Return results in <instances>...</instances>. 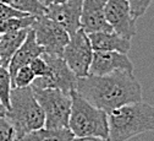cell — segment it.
I'll return each mask as SVG.
<instances>
[{
  "instance_id": "1",
  "label": "cell",
  "mask_w": 154,
  "mask_h": 141,
  "mask_svg": "<svg viewBox=\"0 0 154 141\" xmlns=\"http://www.w3.org/2000/svg\"><path fill=\"white\" fill-rule=\"evenodd\" d=\"M76 91L89 103L106 113L121 106L143 101L142 86L134 74L130 71L79 77Z\"/></svg>"
},
{
  "instance_id": "2",
  "label": "cell",
  "mask_w": 154,
  "mask_h": 141,
  "mask_svg": "<svg viewBox=\"0 0 154 141\" xmlns=\"http://www.w3.org/2000/svg\"><path fill=\"white\" fill-rule=\"evenodd\" d=\"M109 140L127 141L137 135L154 131V106L141 102L128 103L108 113Z\"/></svg>"
},
{
  "instance_id": "3",
  "label": "cell",
  "mask_w": 154,
  "mask_h": 141,
  "mask_svg": "<svg viewBox=\"0 0 154 141\" xmlns=\"http://www.w3.org/2000/svg\"><path fill=\"white\" fill-rule=\"evenodd\" d=\"M5 117L14 127L15 140L45 127L44 112L31 86L12 88L10 95V108Z\"/></svg>"
},
{
  "instance_id": "4",
  "label": "cell",
  "mask_w": 154,
  "mask_h": 141,
  "mask_svg": "<svg viewBox=\"0 0 154 141\" xmlns=\"http://www.w3.org/2000/svg\"><path fill=\"white\" fill-rule=\"evenodd\" d=\"M69 129L76 137L95 136L109 139L108 113L85 99L76 90L71 92Z\"/></svg>"
},
{
  "instance_id": "5",
  "label": "cell",
  "mask_w": 154,
  "mask_h": 141,
  "mask_svg": "<svg viewBox=\"0 0 154 141\" xmlns=\"http://www.w3.org/2000/svg\"><path fill=\"white\" fill-rule=\"evenodd\" d=\"M37 101L39 102L44 115L45 128L65 129L69 128L71 113V93H65L57 88H32Z\"/></svg>"
},
{
  "instance_id": "6",
  "label": "cell",
  "mask_w": 154,
  "mask_h": 141,
  "mask_svg": "<svg viewBox=\"0 0 154 141\" xmlns=\"http://www.w3.org/2000/svg\"><path fill=\"white\" fill-rule=\"evenodd\" d=\"M32 28L35 34L37 43L44 49V53L63 56L64 49L70 42V34L65 28L45 15L37 16Z\"/></svg>"
},
{
  "instance_id": "7",
  "label": "cell",
  "mask_w": 154,
  "mask_h": 141,
  "mask_svg": "<svg viewBox=\"0 0 154 141\" xmlns=\"http://www.w3.org/2000/svg\"><path fill=\"white\" fill-rule=\"evenodd\" d=\"M94 50L88 34L81 28L70 37V42L64 49L63 59L77 77H85L89 74Z\"/></svg>"
},
{
  "instance_id": "8",
  "label": "cell",
  "mask_w": 154,
  "mask_h": 141,
  "mask_svg": "<svg viewBox=\"0 0 154 141\" xmlns=\"http://www.w3.org/2000/svg\"><path fill=\"white\" fill-rule=\"evenodd\" d=\"M43 56L50 66V74L47 77H37L32 84V88H57L65 93H71L76 90L77 77L69 68L66 62L61 56H55L43 53Z\"/></svg>"
},
{
  "instance_id": "9",
  "label": "cell",
  "mask_w": 154,
  "mask_h": 141,
  "mask_svg": "<svg viewBox=\"0 0 154 141\" xmlns=\"http://www.w3.org/2000/svg\"><path fill=\"white\" fill-rule=\"evenodd\" d=\"M105 17L112 31L124 38L131 39L136 34V18L131 14L127 0H108L105 5Z\"/></svg>"
},
{
  "instance_id": "10",
  "label": "cell",
  "mask_w": 154,
  "mask_h": 141,
  "mask_svg": "<svg viewBox=\"0 0 154 141\" xmlns=\"http://www.w3.org/2000/svg\"><path fill=\"white\" fill-rule=\"evenodd\" d=\"M82 2L83 0H67L59 4H49L45 16L65 28L71 37L81 30Z\"/></svg>"
},
{
  "instance_id": "11",
  "label": "cell",
  "mask_w": 154,
  "mask_h": 141,
  "mask_svg": "<svg viewBox=\"0 0 154 141\" xmlns=\"http://www.w3.org/2000/svg\"><path fill=\"white\" fill-rule=\"evenodd\" d=\"M118 71H134L127 54L119 52H94L88 75H109Z\"/></svg>"
},
{
  "instance_id": "12",
  "label": "cell",
  "mask_w": 154,
  "mask_h": 141,
  "mask_svg": "<svg viewBox=\"0 0 154 141\" xmlns=\"http://www.w3.org/2000/svg\"><path fill=\"white\" fill-rule=\"evenodd\" d=\"M108 0H83L81 28L87 33L112 31L105 17V5Z\"/></svg>"
},
{
  "instance_id": "13",
  "label": "cell",
  "mask_w": 154,
  "mask_h": 141,
  "mask_svg": "<svg viewBox=\"0 0 154 141\" xmlns=\"http://www.w3.org/2000/svg\"><path fill=\"white\" fill-rule=\"evenodd\" d=\"M43 53H44V49L37 43L34 31H33V28H31L28 31V34L25 39V42L16 50V53L14 54L11 62L8 66L11 79L15 76V74L17 72L18 69H21L22 66L29 65L35 58L41 56Z\"/></svg>"
},
{
  "instance_id": "14",
  "label": "cell",
  "mask_w": 154,
  "mask_h": 141,
  "mask_svg": "<svg viewBox=\"0 0 154 141\" xmlns=\"http://www.w3.org/2000/svg\"><path fill=\"white\" fill-rule=\"evenodd\" d=\"M89 41L94 52H119L127 54L131 49V39L124 38L115 31L89 33Z\"/></svg>"
},
{
  "instance_id": "15",
  "label": "cell",
  "mask_w": 154,
  "mask_h": 141,
  "mask_svg": "<svg viewBox=\"0 0 154 141\" xmlns=\"http://www.w3.org/2000/svg\"><path fill=\"white\" fill-rule=\"evenodd\" d=\"M31 28L2 34L0 37V65L8 68L14 54L21 47Z\"/></svg>"
},
{
  "instance_id": "16",
  "label": "cell",
  "mask_w": 154,
  "mask_h": 141,
  "mask_svg": "<svg viewBox=\"0 0 154 141\" xmlns=\"http://www.w3.org/2000/svg\"><path fill=\"white\" fill-rule=\"evenodd\" d=\"M75 135L69 128L65 129H49L41 128L33 130L15 141H72Z\"/></svg>"
},
{
  "instance_id": "17",
  "label": "cell",
  "mask_w": 154,
  "mask_h": 141,
  "mask_svg": "<svg viewBox=\"0 0 154 141\" xmlns=\"http://www.w3.org/2000/svg\"><path fill=\"white\" fill-rule=\"evenodd\" d=\"M37 16H25V17H9L5 20H0V36L16 32L20 30L32 28Z\"/></svg>"
},
{
  "instance_id": "18",
  "label": "cell",
  "mask_w": 154,
  "mask_h": 141,
  "mask_svg": "<svg viewBox=\"0 0 154 141\" xmlns=\"http://www.w3.org/2000/svg\"><path fill=\"white\" fill-rule=\"evenodd\" d=\"M2 3L9 4L16 10L32 16H44L48 9V6L42 4L39 0H2Z\"/></svg>"
},
{
  "instance_id": "19",
  "label": "cell",
  "mask_w": 154,
  "mask_h": 141,
  "mask_svg": "<svg viewBox=\"0 0 154 141\" xmlns=\"http://www.w3.org/2000/svg\"><path fill=\"white\" fill-rule=\"evenodd\" d=\"M12 91V79L8 68L0 65V102L6 111L10 108V95Z\"/></svg>"
},
{
  "instance_id": "20",
  "label": "cell",
  "mask_w": 154,
  "mask_h": 141,
  "mask_svg": "<svg viewBox=\"0 0 154 141\" xmlns=\"http://www.w3.org/2000/svg\"><path fill=\"white\" fill-rule=\"evenodd\" d=\"M35 75L32 71L31 66H22L18 69L15 76L12 77V88H23V87H29L35 80Z\"/></svg>"
},
{
  "instance_id": "21",
  "label": "cell",
  "mask_w": 154,
  "mask_h": 141,
  "mask_svg": "<svg viewBox=\"0 0 154 141\" xmlns=\"http://www.w3.org/2000/svg\"><path fill=\"white\" fill-rule=\"evenodd\" d=\"M29 66H31L32 71L34 72L35 77H47L50 74V66L45 60V58L43 56V54L41 56L35 58L29 64Z\"/></svg>"
},
{
  "instance_id": "22",
  "label": "cell",
  "mask_w": 154,
  "mask_h": 141,
  "mask_svg": "<svg viewBox=\"0 0 154 141\" xmlns=\"http://www.w3.org/2000/svg\"><path fill=\"white\" fill-rule=\"evenodd\" d=\"M130 8H131V14L133 16V18H138L141 16H143L148 8L150 6V4L153 3V0H127Z\"/></svg>"
},
{
  "instance_id": "23",
  "label": "cell",
  "mask_w": 154,
  "mask_h": 141,
  "mask_svg": "<svg viewBox=\"0 0 154 141\" xmlns=\"http://www.w3.org/2000/svg\"><path fill=\"white\" fill-rule=\"evenodd\" d=\"M0 141H15V130L6 117H0Z\"/></svg>"
},
{
  "instance_id": "24",
  "label": "cell",
  "mask_w": 154,
  "mask_h": 141,
  "mask_svg": "<svg viewBox=\"0 0 154 141\" xmlns=\"http://www.w3.org/2000/svg\"><path fill=\"white\" fill-rule=\"evenodd\" d=\"M25 16H28V14L18 11L15 8L10 6L9 4L0 2V20H5L9 17H25Z\"/></svg>"
},
{
  "instance_id": "25",
  "label": "cell",
  "mask_w": 154,
  "mask_h": 141,
  "mask_svg": "<svg viewBox=\"0 0 154 141\" xmlns=\"http://www.w3.org/2000/svg\"><path fill=\"white\" fill-rule=\"evenodd\" d=\"M72 141H110L109 139L104 137H95V136H83V137H73Z\"/></svg>"
},
{
  "instance_id": "26",
  "label": "cell",
  "mask_w": 154,
  "mask_h": 141,
  "mask_svg": "<svg viewBox=\"0 0 154 141\" xmlns=\"http://www.w3.org/2000/svg\"><path fill=\"white\" fill-rule=\"evenodd\" d=\"M6 108H5V106L0 102V117H5L6 115Z\"/></svg>"
},
{
  "instance_id": "27",
  "label": "cell",
  "mask_w": 154,
  "mask_h": 141,
  "mask_svg": "<svg viewBox=\"0 0 154 141\" xmlns=\"http://www.w3.org/2000/svg\"><path fill=\"white\" fill-rule=\"evenodd\" d=\"M67 0H50V4H59V3H64Z\"/></svg>"
},
{
  "instance_id": "28",
  "label": "cell",
  "mask_w": 154,
  "mask_h": 141,
  "mask_svg": "<svg viewBox=\"0 0 154 141\" xmlns=\"http://www.w3.org/2000/svg\"><path fill=\"white\" fill-rule=\"evenodd\" d=\"M39 2H41L42 4H44L45 6H48V5L50 4V0H39Z\"/></svg>"
},
{
  "instance_id": "29",
  "label": "cell",
  "mask_w": 154,
  "mask_h": 141,
  "mask_svg": "<svg viewBox=\"0 0 154 141\" xmlns=\"http://www.w3.org/2000/svg\"><path fill=\"white\" fill-rule=\"evenodd\" d=\"M0 37H2V36H0Z\"/></svg>"
}]
</instances>
